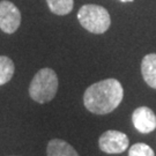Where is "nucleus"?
Instances as JSON below:
<instances>
[{
	"label": "nucleus",
	"instance_id": "f257e3e1",
	"mask_svg": "<svg viewBox=\"0 0 156 156\" xmlns=\"http://www.w3.org/2000/svg\"><path fill=\"white\" fill-rule=\"evenodd\" d=\"M124 98L122 83L116 79H105L89 86L83 94L86 109L95 115H108L116 110Z\"/></svg>",
	"mask_w": 156,
	"mask_h": 156
},
{
	"label": "nucleus",
	"instance_id": "f03ea898",
	"mask_svg": "<svg viewBox=\"0 0 156 156\" xmlns=\"http://www.w3.org/2000/svg\"><path fill=\"white\" fill-rule=\"evenodd\" d=\"M59 87L57 73L49 67L39 69L29 86V96L39 104L49 103L55 98Z\"/></svg>",
	"mask_w": 156,
	"mask_h": 156
},
{
	"label": "nucleus",
	"instance_id": "7ed1b4c3",
	"mask_svg": "<svg viewBox=\"0 0 156 156\" xmlns=\"http://www.w3.org/2000/svg\"><path fill=\"white\" fill-rule=\"evenodd\" d=\"M78 20L86 30L97 35L104 34L111 24L109 12L98 5H83L78 12Z\"/></svg>",
	"mask_w": 156,
	"mask_h": 156
},
{
	"label": "nucleus",
	"instance_id": "20e7f679",
	"mask_svg": "<svg viewBox=\"0 0 156 156\" xmlns=\"http://www.w3.org/2000/svg\"><path fill=\"white\" fill-rule=\"evenodd\" d=\"M100 149L105 154H122L129 146L127 135L120 131H105L98 139Z\"/></svg>",
	"mask_w": 156,
	"mask_h": 156
},
{
	"label": "nucleus",
	"instance_id": "39448f33",
	"mask_svg": "<svg viewBox=\"0 0 156 156\" xmlns=\"http://www.w3.org/2000/svg\"><path fill=\"white\" fill-rule=\"evenodd\" d=\"M21 24V13L11 1H0V29L5 34H14Z\"/></svg>",
	"mask_w": 156,
	"mask_h": 156
},
{
	"label": "nucleus",
	"instance_id": "423d86ee",
	"mask_svg": "<svg viewBox=\"0 0 156 156\" xmlns=\"http://www.w3.org/2000/svg\"><path fill=\"white\" fill-rule=\"evenodd\" d=\"M132 123L138 132L148 134L156 128V116L148 106H140L132 113Z\"/></svg>",
	"mask_w": 156,
	"mask_h": 156
},
{
	"label": "nucleus",
	"instance_id": "0eeeda50",
	"mask_svg": "<svg viewBox=\"0 0 156 156\" xmlns=\"http://www.w3.org/2000/svg\"><path fill=\"white\" fill-rule=\"evenodd\" d=\"M141 73L145 82L156 89V53H149L141 62Z\"/></svg>",
	"mask_w": 156,
	"mask_h": 156
},
{
	"label": "nucleus",
	"instance_id": "6e6552de",
	"mask_svg": "<svg viewBox=\"0 0 156 156\" xmlns=\"http://www.w3.org/2000/svg\"><path fill=\"white\" fill-rule=\"evenodd\" d=\"M48 156H79L78 151L67 141L62 139H52L46 147Z\"/></svg>",
	"mask_w": 156,
	"mask_h": 156
},
{
	"label": "nucleus",
	"instance_id": "1a4fd4ad",
	"mask_svg": "<svg viewBox=\"0 0 156 156\" xmlns=\"http://www.w3.org/2000/svg\"><path fill=\"white\" fill-rule=\"evenodd\" d=\"M15 66L11 58L0 56V86L9 82L14 75Z\"/></svg>",
	"mask_w": 156,
	"mask_h": 156
},
{
	"label": "nucleus",
	"instance_id": "9d476101",
	"mask_svg": "<svg viewBox=\"0 0 156 156\" xmlns=\"http://www.w3.org/2000/svg\"><path fill=\"white\" fill-rule=\"evenodd\" d=\"M50 11L56 15H67L73 9V0H46Z\"/></svg>",
	"mask_w": 156,
	"mask_h": 156
},
{
	"label": "nucleus",
	"instance_id": "9b49d317",
	"mask_svg": "<svg viewBox=\"0 0 156 156\" xmlns=\"http://www.w3.org/2000/svg\"><path fill=\"white\" fill-rule=\"evenodd\" d=\"M128 156H155V153L147 144L138 142L134 144L132 147H129Z\"/></svg>",
	"mask_w": 156,
	"mask_h": 156
},
{
	"label": "nucleus",
	"instance_id": "f8f14e48",
	"mask_svg": "<svg viewBox=\"0 0 156 156\" xmlns=\"http://www.w3.org/2000/svg\"><path fill=\"white\" fill-rule=\"evenodd\" d=\"M122 2H131V1H133V0H120Z\"/></svg>",
	"mask_w": 156,
	"mask_h": 156
}]
</instances>
